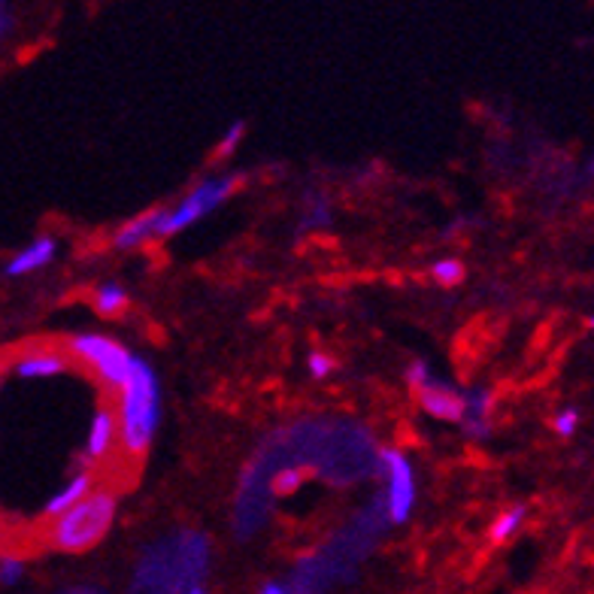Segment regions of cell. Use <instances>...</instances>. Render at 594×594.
Listing matches in <instances>:
<instances>
[{
    "label": "cell",
    "instance_id": "6da1fadb",
    "mask_svg": "<svg viewBox=\"0 0 594 594\" xmlns=\"http://www.w3.org/2000/svg\"><path fill=\"white\" fill-rule=\"evenodd\" d=\"M376 443L373 434L355 422L331 425H294L288 431H276L258 449V455L243 467L237 501H234V534L237 540H252L270 519L273 494L267 476L282 467L294 464L301 470H313L316 476L328 479L331 485H355L376 473Z\"/></svg>",
    "mask_w": 594,
    "mask_h": 594
},
{
    "label": "cell",
    "instance_id": "7a4b0ae2",
    "mask_svg": "<svg viewBox=\"0 0 594 594\" xmlns=\"http://www.w3.org/2000/svg\"><path fill=\"white\" fill-rule=\"evenodd\" d=\"M388 516L382 498H373L334 540H328L313 555L301 558L291 573V594H328L340 582H352L358 564L376 546V540L388 531Z\"/></svg>",
    "mask_w": 594,
    "mask_h": 594
},
{
    "label": "cell",
    "instance_id": "3957f363",
    "mask_svg": "<svg viewBox=\"0 0 594 594\" xmlns=\"http://www.w3.org/2000/svg\"><path fill=\"white\" fill-rule=\"evenodd\" d=\"M213 543L204 531L182 528L149 543L134 567L131 594H185L210 570Z\"/></svg>",
    "mask_w": 594,
    "mask_h": 594
},
{
    "label": "cell",
    "instance_id": "277c9868",
    "mask_svg": "<svg viewBox=\"0 0 594 594\" xmlns=\"http://www.w3.org/2000/svg\"><path fill=\"white\" fill-rule=\"evenodd\" d=\"M161 410H164L161 379L146 358L134 355L131 373L119 388V407H116L119 446L125 455L143 458L152 449V440L161 428Z\"/></svg>",
    "mask_w": 594,
    "mask_h": 594
},
{
    "label": "cell",
    "instance_id": "5b68a950",
    "mask_svg": "<svg viewBox=\"0 0 594 594\" xmlns=\"http://www.w3.org/2000/svg\"><path fill=\"white\" fill-rule=\"evenodd\" d=\"M119 516V491L116 488H94L73 510L49 522V543L58 552L79 555L101 543Z\"/></svg>",
    "mask_w": 594,
    "mask_h": 594
},
{
    "label": "cell",
    "instance_id": "8992f818",
    "mask_svg": "<svg viewBox=\"0 0 594 594\" xmlns=\"http://www.w3.org/2000/svg\"><path fill=\"white\" fill-rule=\"evenodd\" d=\"M243 176L240 173H225V176H207L197 182L182 201H176V207L164 210L161 216V228H158V237L167 240V237H176L182 231H188L191 225H197L201 219L213 216L222 204L231 201V194L240 188Z\"/></svg>",
    "mask_w": 594,
    "mask_h": 594
},
{
    "label": "cell",
    "instance_id": "52a82bcc",
    "mask_svg": "<svg viewBox=\"0 0 594 594\" xmlns=\"http://www.w3.org/2000/svg\"><path fill=\"white\" fill-rule=\"evenodd\" d=\"M376 473L382 476L379 498H382L388 525H407L419 504V482H416L413 458L398 446H385L379 449Z\"/></svg>",
    "mask_w": 594,
    "mask_h": 594
},
{
    "label": "cell",
    "instance_id": "ba28073f",
    "mask_svg": "<svg viewBox=\"0 0 594 594\" xmlns=\"http://www.w3.org/2000/svg\"><path fill=\"white\" fill-rule=\"evenodd\" d=\"M67 355L79 364H85L97 382L110 391H119L131 373V364H134V355L113 337L107 334H94V331H85V334H73L67 340Z\"/></svg>",
    "mask_w": 594,
    "mask_h": 594
},
{
    "label": "cell",
    "instance_id": "9c48e42d",
    "mask_svg": "<svg viewBox=\"0 0 594 594\" xmlns=\"http://www.w3.org/2000/svg\"><path fill=\"white\" fill-rule=\"evenodd\" d=\"M116 446H119V419H116V410L104 404L91 413L85 446H82V467L85 470L101 467L104 461H110Z\"/></svg>",
    "mask_w": 594,
    "mask_h": 594
},
{
    "label": "cell",
    "instance_id": "30bf717a",
    "mask_svg": "<svg viewBox=\"0 0 594 594\" xmlns=\"http://www.w3.org/2000/svg\"><path fill=\"white\" fill-rule=\"evenodd\" d=\"M419 407L437 419V422H446V425H458L461 422V413H464V391L455 388L452 382L440 379V376H431L419 391Z\"/></svg>",
    "mask_w": 594,
    "mask_h": 594
},
{
    "label": "cell",
    "instance_id": "8fae6325",
    "mask_svg": "<svg viewBox=\"0 0 594 594\" xmlns=\"http://www.w3.org/2000/svg\"><path fill=\"white\" fill-rule=\"evenodd\" d=\"M70 370H73V358L67 355V349H25L10 364V373L25 379V382L55 379V376L70 373Z\"/></svg>",
    "mask_w": 594,
    "mask_h": 594
},
{
    "label": "cell",
    "instance_id": "7c38bea8",
    "mask_svg": "<svg viewBox=\"0 0 594 594\" xmlns=\"http://www.w3.org/2000/svg\"><path fill=\"white\" fill-rule=\"evenodd\" d=\"M94 482H97V476H94V470H76L64 485H58L49 498L43 501V510H40V516L46 519V522H55L58 516H64L67 510H73L82 498H88V494L94 491Z\"/></svg>",
    "mask_w": 594,
    "mask_h": 594
},
{
    "label": "cell",
    "instance_id": "4fadbf2b",
    "mask_svg": "<svg viewBox=\"0 0 594 594\" xmlns=\"http://www.w3.org/2000/svg\"><path fill=\"white\" fill-rule=\"evenodd\" d=\"M491 407H494V398L488 388H467L464 391V413H461V431L467 440H488L491 434Z\"/></svg>",
    "mask_w": 594,
    "mask_h": 594
},
{
    "label": "cell",
    "instance_id": "5bb4252c",
    "mask_svg": "<svg viewBox=\"0 0 594 594\" xmlns=\"http://www.w3.org/2000/svg\"><path fill=\"white\" fill-rule=\"evenodd\" d=\"M55 255H58V240H55V237H37V240H31L28 246H22V249L7 261L4 273L13 276V279L31 276V273L49 267V264L55 261Z\"/></svg>",
    "mask_w": 594,
    "mask_h": 594
},
{
    "label": "cell",
    "instance_id": "9a60e30c",
    "mask_svg": "<svg viewBox=\"0 0 594 594\" xmlns=\"http://www.w3.org/2000/svg\"><path fill=\"white\" fill-rule=\"evenodd\" d=\"M161 216H164V210H149V213H140V216L128 219V222L113 234V249H116V252H134V249H140V246L158 240Z\"/></svg>",
    "mask_w": 594,
    "mask_h": 594
},
{
    "label": "cell",
    "instance_id": "2e32d148",
    "mask_svg": "<svg viewBox=\"0 0 594 594\" xmlns=\"http://www.w3.org/2000/svg\"><path fill=\"white\" fill-rule=\"evenodd\" d=\"M91 304H94V310L101 313L104 319H116V316H122V313L128 310L131 297H128V291H125V285H122V282L107 279V282H101V285L94 288Z\"/></svg>",
    "mask_w": 594,
    "mask_h": 594
},
{
    "label": "cell",
    "instance_id": "e0dca14e",
    "mask_svg": "<svg viewBox=\"0 0 594 594\" xmlns=\"http://www.w3.org/2000/svg\"><path fill=\"white\" fill-rule=\"evenodd\" d=\"M525 516H528V507L525 504H516V507L504 510L498 519H494V525H491V543H507L525 525Z\"/></svg>",
    "mask_w": 594,
    "mask_h": 594
},
{
    "label": "cell",
    "instance_id": "ac0fdd59",
    "mask_svg": "<svg viewBox=\"0 0 594 594\" xmlns=\"http://www.w3.org/2000/svg\"><path fill=\"white\" fill-rule=\"evenodd\" d=\"M304 228H325L331 225V201L325 191H307L304 194Z\"/></svg>",
    "mask_w": 594,
    "mask_h": 594
},
{
    "label": "cell",
    "instance_id": "d6986e66",
    "mask_svg": "<svg viewBox=\"0 0 594 594\" xmlns=\"http://www.w3.org/2000/svg\"><path fill=\"white\" fill-rule=\"evenodd\" d=\"M28 564L16 552H0V588H13L25 579Z\"/></svg>",
    "mask_w": 594,
    "mask_h": 594
},
{
    "label": "cell",
    "instance_id": "ffe728a7",
    "mask_svg": "<svg viewBox=\"0 0 594 594\" xmlns=\"http://www.w3.org/2000/svg\"><path fill=\"white\" fill-rule=\"evenodd\" d=\"M431 279L443 288H455L464 279V264L458 258H440L431 264Z\"/></svg>",
    "mask_w": 594,
    "mask_h": 594
},
{
    "label": "cell",
    "instance_id": "44dd1931",
    "mask_svg": "<svg viewBox=\"0 0 594 594\" xmlns=\"http://www.w3.org/2000/svg\"><path fill=\"white\" fill-rule=\"evenodd\" d=\"M243 137H246V122L243 119H237V122H231L228 128H225V134H222V140H219V146H216V158L219 161H225V158H231L237 149H240V143H243Z\"/></svg>",
    "mask_w": 594,
    "mask_h": 594
},
{
    "label": "cell",
    "instance_id": "7402d4cb",
    "mask_svg": "<svg viewBox=\"0 0 594 594\" xmlns=\"http://www.w3.org/2000/svg\"><path fill=\"white\" fill-rule=\"evenodd\" d=\"M307 370H310L313 379H328V376L337 370V361H334L328 352H313V355L307 358Z\"/></svg>",
    "mask_w": 594,
    "mask_h": 594
},
{
    "label": "cell",
    "instance_id": "603a6c76",
    "mask_svg": "<svg viewBox=\"0 0 594 594\" xmlns=\"http://www.w3.org/2000/svg\"><path fill=\"white\" fill-rule=\"evenodd\" d=\"M431 376H434V370H431V364H428L425 358L410 361V367H407V373H404V379H407V385H410L413 391H419Z\"/></svg>",
    "mask_w": 594,
    "mask_h": 594
},
{
    "label": "cell",
    "instance_id": "cb8c5ba5",
    "mask_svg": "<svg viewBox=\"0 0 594 594\" xmlns=\"http://www.w3.org/2000/svg\"><path fill=\"white\" fill-rule=\"evenodd\" d=\"M552 428H555V434H558V437H573V434H576V428H579V413H576L573 407H570V410H561V413L555 416Z\"/></svg>",
    "mask_w": 594,
    "mask_h": 594
},
{
    "label": "cell",
    "instance_id": "d4e9b609",
    "mask_svg": "<svg viewBox=\"0 0 594 594\" xmlns=\"http://www.w3.org/2000/svg\"><path fill=\"white\" fill-rule=\"evenodd\" d=\"M13 31V16H10V4L7 0H0V40Z\"/></svg>",
    "mask_w": 594,
    "mask_h": 594
},
{
    "label": "cell",
    "instance_id": "484cf974",
    "mask_svg": "<svg viewBox=\"0 0 594 594\" xmlns=\"http://www.w3.org/2000/svg\"><path fill=\"white\" fill-rule=\"evenodd\" d=\"M261 594H291V588L282 585V582H267V585L261 588Z\"/></svg>",
    "mask_w": 594,
    "mask_h": 594
},
{
    "label": "cell",
    "instance_id": "4316f807",
    "mask_svg": "<svg viewBox=\"0 0 594 594\" xmlns=\"http://www.w3.org/2000/svg\"><path fill=\"white\" fill-rule=\"evenodd\" d=\"M61 594H107V591L91 588V585H79V588H67V591H61Z\"/></svg>",
    "mask_w": 594,
    "mask_h": 594
},
{
    "label": "cell",
    "instance_id": "83f0119b",
    "mask_svg": "<svg viewBox=\"0 0 594 594\" xmlns=\"http://www.w3.org/2000/svg\"><path fill=\"white\" fill-rule=\"evenodd\" d=\"M185 594H210V591H207L204 585H191V588H188Z\"/></svg>",
    "mask_w": 594,
    "mask_h": 594
},
{
    "label": "cell",
    "instance_id": "f1b7e54d",
    "mask_svg": "<svg viewBox=\"0 0 594 594\" xmlns=\"http://www.w3.org/2000/svg\"><path fill=\"white\" fill-rule=\"evenodd\" d=\"M591 328H594V319H591Z\"/></svg>",
    "mask_w": 594,
    "mask_h": 594
}]
</instances>
